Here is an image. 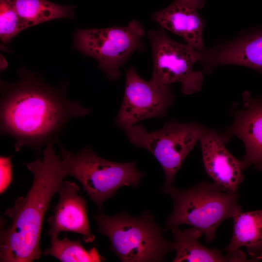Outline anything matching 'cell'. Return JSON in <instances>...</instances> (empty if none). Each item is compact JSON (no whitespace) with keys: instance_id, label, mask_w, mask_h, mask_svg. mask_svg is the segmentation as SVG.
I'll return each instance as SVG.
<instances>
[{"instance_id":"3957f363","label":"cell","mask_w":262,"mask_h":262,"mask_svg":"<svg viewBox=\"0 0 262 262\" xmlns=\"http://www.w3.org/2000/svg\"><path fill=\"white\" fill-rule=\"evenodd\" d=\"M162 191L170 196L174 202L164 231L181 225H190L201 230L208 243L215 240L223 221L242 212L237 192L227 190L214 182H201L183 190L164 185Z\"/></svg>"},{"instance_id":"ac0fdd59","label":"cell","mask_w":262,"mask_h":262,"mask_svg":"<svg viewBox=\"0 0 262 262\" xmlns=\"http://www.w3.org/2000/svg\"><path fill=\"white\" fill-rule=\"evenodd\" d=\"M82 237L71 240L66 237L50 239L51 246L43 252L45 255L51 256L62 262H100L105 259L95 246L86 249L82 244Z\"/></svg>"},{"instance_id":"d6986e66","label":"cell","mask_w":262,"mask_h":262,"mask_svg":"<svg viewBox=\"0 0 262 262\" xmlns=\"http://www.w3.org/2000/svg\"><path fill=\"white\" fill-rule=\"evenodd\" d=\"M27 27L19 16L14 0H0V37L7 44Z\"/></svg>"},{"instance_id":"8fae6325","label":"cell","mask_w":262,"mask_h":262,"mask_svg":"<svg viewBox=\"0 0 262 262\" xmlns=\"http://www.w3.org/2000/svg\"><path fill=\"white\" fill-rule=\"evenodd\" d=\"M199 142L205 171L213 182L227 190L236 192L244 180L245 169L241 160L227 149L222 133L206 129Z\"/></svg>"},{"instance_id":"7a4b0ae2","label":"cell","mask_w":262,"mask_h":262,"mask_svg":"<svg viewBox=\"0 0 262 262\" xmlns=\"http://www.w3.org/2000/svg\"><path fill=\"white\" fill-rule=\"evenodd\" d=\"M54 143L42 151L43 158L26 164L33 175L32 186L25 196L18 197L4 214L11 223L0 224V262H31L40 259V241L44 218L53 196L58 193L66 177L60 154Z\"/></svg>"},{"instance_id":"30bf717a","label":"cell","mask_w":262,"mask_h":262,"mask_svg":"<svg viewBox=\"0 0 262 262\" xmlns=\"http://www.w3.org/2000/svg\"><path fill=\"white\" fill-rule=\"evenodd\" d=\"M199 62L209 73L219 66L235 65L262 73V28L200 51Z\"/></svg>"},{"instance_id":"e0dca14e","label":"cell","mask_w":262,"mask_h":262,"mask_svg":"<svg viewBox=\"0 0 262 262\" xmlns=\"http://www.w3.org/2000/svg\"><path fill=\"white\" fill-rule=\"evenodd\" d=\"M14 4L27 28L54 19L75 18L73 6L59 5L47 0H14Z\"/></svg>"},{"instance_id":"8992f818","label":"cell","mask_w":262,"mask_h":262,"mask_svg":"<svg viewBox=\"0 0 262 262\" xmlns=\"http://www.w3.org/2000/svg\"><path fill=\"white\" fill-rule=\"evenodd\" d=\"M146 35L137 20L124 27L79 30L74 34V47L97 60L98 67L112 81L120 76L119 68L136 50L145 49L142 42Z\"/></svg>"},{"instance_id":"52a82bcc","label":"cell","mask_w":262,"mask_h":262,"mask_svg":"<svg viewBox=\"0 0 262 262\" xmlns=\"http://www.w3.org/2000/svg\"><path fill=\"white\" fill-rule=\"evenodd\" d=\"M206 129L195 122L181 123L173 119L156 131L148 132L141 124L134 125L125 131L131 144L147 149L154 156L164 171V185H170Z\"/></svg>"},{"instance_id":"9c48e42d","label":"cell","mask_w":262,"mask_h":262,"mask_svg":"<svg viewBox=\"0 0 262 262\" xmlns=\"http://www.w3.org/2000/svg\"><path fill=\"white\" fill-rule=\"evenodd\" d=\"M174 98L169 85L144 80L131 66L127 71L124 96L115 124L125 131L141 120L164 117Z\"/></svg>"},{"instance_id":"9a60e30c","label":"cell","mask_w":262,"mask_h":262,"mask_svg":"<svg viewBox=\"0 0 262 262\" xmlns=\"http://www.w3.org/2000/svg\"><path fill=\"white\" fill-rule=\"evenodd\" d=\"M232 218V237L224 249L226 254L245 256V254L240 249L245 247L250 256L261 258L262 257V210L241 212Z\"/></svg>"},{"instance_id":"277c9868","label":"cell","mask_w":262,"mask_h":262,"mask_svg":"<svg viewBox=\"0 0 262 262\" xmlns=\"http://www.w3.org/2000/svg\"><path fill=\"white\" fill-rule=\"evenodd\" d=\"M98 231L107 236L110 248L123 262H163L174 251L154 217L147 211L134 217L126 211L108 216L100 212L94 216Z\"/></svg>"},{"instance_id":"7c38bea8","label":"cell","mask_w":262,"mask_h":262,"mask_svg":"<svg viewBox=\"0 0 262 262\" xmlns=\"http://www.w3.org/2000/svg\"><path fill=\"white\" fill-rule=\"evenodd\" d=\"M243 109L235 112L231 125L222 133L227 141L235 135L243 142L245 153L241 160L245 169L253 165L262 171V96L243 94Z\"/></svg>"},{"instance_id":"ba28073f","label":"cell","mask_w":262,"mask_h":262,"mask_svg":"<svg viewBox=\"0 0 262 262\" xmlns=\"http://www.w3.org/2000/svg\"><path fill=\"white\" fill-rule=\"evenodd\" d=\"M148 37L153 66L149 81L160 85L179 82L184 94L199 92L203 76L201 72L194 70L193 66L199 61L200 51L188 44L173 40L162 27L150 30Z\"/></svg>"},{"instance_id":"5bb4252c","label":"cell","mask_w":262,"mask_h":262,"mask_svg":"<svg viewBox=\"0 0 262 262\" xmlns=\"http://www.w3.org/2000/svg\"><path fill=\"white\" fill-rule=\"evenodd\" d=\"M205 0H174L166 8L154 12L152 19L164 30L179 35L199 51L206 50L203 34L205 22L198 11Z\"/></svg>"},{"instance_id":"2e32d148","label":"cell","mask_w":262,"mask_h":262,"mask_svg":"<svg viewBox=\"0 0 262 262\" xmlns=\"http://www.w3.org/2000/svg\"><path fill=\"white\" fill-rule=\"evenodd\" d=\"M174 236L173 246L176 255L173 262H246L240 256L223 255L216 248H209L201 245L199 238L203 234L199 229L192 227L180 229L178 226L171 228Z\"/></svg>"},{"instance_id":"5b68a950","label":"cell","mask_w":262,"mask_h":262,"mask_svg":"<svg viewBox=\"0 0 262 262\" xmlns=\"http://www.w3.org/2000/svg\"><path fill=\"white\" fill-rule=\"evenodd\" d=\"M65 173L76 178L91 199L102 211L104 202L125 186H138L144 174L136 168V163H117L103 159L90 147L74 153L58 142Z\"/></svg>"},{"instance_id":"4fadbf2b","label":"cell","mask_w":262,"mask_h":262,"mask_svg":"<svg viewBox=\"0 0 262 262\" xmlns=\"http://www.w3.org/2000/svg\"><path fill=\"white\" fill-rule=\"evenodd\" d=\"M79 187L74 182L64 181L58 192L59 200L48 219L50 238L58 237L62 231L81 234L85 243L95 239L90 228L86 202L79 194Z\"/></svg>"},{"instance_id":"ffe728a7","label":"cell","mask_w":262,"mask_h":262,"mask_svg":"<svg viewBox=\"0 0 262 262\" xmlns=\"http://www.w3.org/2000/svg\"><path fill=\"white\" fill-rule=\"evenodd\" d=\"M13 164L10 156L0 157V194H3L13 180Z\"/></svg>"},{"instance_id":"6da1fadb","label":"cell","mask_w":262,"mask_h":262,"mask_svg":"<svg viewBox=\"0 0 262 262\" xmlns=\"http://www.w3.org/2000/svg\"><path fill=\"white\" fill-rule=\"evenodd\" d=\"M18 80L0 81V131L15 139L18 152L27 147L39 153L41 147L59 139L68 122L92 110L66 95V87H53L25 68Z\"/></svg>"}]
</instances>
